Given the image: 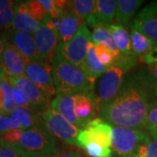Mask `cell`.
Here are the masks:
<instances>
[{
    "label": "cell",
    "mask_w": 157,
    "mask_h": 157,
    "mask_svg": "<svg viewBox=\"0 0 157 157\" xmlns=\"http://www.w3.org/2000/svg\"><path fill=\"white\" fill-rule=\"evenodd\" d=\"M11 117L21 125L23 129H29L39 124L38 115L23 107H16L10 113Z\"/></svg>",
    "instance_id": "d4e9b609"
},
{
    "label": "cell",
    "mask_w": 157,
    "mask_h": 157,
    "mask_svg": "<svg viewBox=\"0 0 157 157\" xmlns=\"http://www.w3.org/2000/svg\"><path fill=\"white\" fill-rule=\"evenodd\" d=\"M52 75L56 94H79L93 93L94 84L92 83L82 70L67 60L55 55L52 62Z\"/></svg>",
    "instance_id": "7a4b0ae2"
},
{
    "label": "cell",
    "mask_w": 157,
    "mask_h": 157,
    "mask_svg": "<svg viewBox=\"0 0 157 157\" xmlns=\"http://www.w3.org/2000/svg\"><path fill=\"white\" fill-rule=\"evenodd\" d=\"M9 43L13 45L28 61L39 60L33 37L30 33L12 30L9 33Z\"/></svg>",
    "instance_id": "e0dca14e"
},
{
    "label": "cell",
    "mask_w": 157,
    "mask_h": 157,
    "mask_svg": "<svg viewBox=\"0 0 157 157\" xmlns=\"http://www.w3.org/2000/svg\"><path fill=\"white\" fill-rule=\"evenodd\" d=\"M50 107L51 109L60 114L62 117L65 118L67 121L78 128L79 130L85 128L84 124L78 120L75 114L74 95L59 94L51 101Z\"/></svg>",
    "instance_id": "9a60e30c"
},
{
    "label": "cell",
    "mask_w": 157,
    "mask_h": 157,
    "mask_svg": "<svg viewBox=\"0 0 157 157\" xmlns=\"http://www.w3.org/2000/svg\"><path fill=\"white\" fill-rule=\"evenodd\" d=\"M107 71V67H104L98 57L96 56L94 44L90 42L87 47L86 56L85 60V74L94 84H95V80L98 78L102 76Z\"/></svg>",
    "instance_id": "ffe728a7"
},
{
    "label": "cell",
    "mask_w": 157,
    "mask_h": 157,
    "mask_svg": "<svg viewBox=\"0 0 157 157\" xmlns=\"http://www.w3.org/2000/svg\"><path fill=\"white\" fill-rule=\"evenodd\" d=\"M146 75L154 86L157 84V63L150 65L147 67V74Z\"/></svg>",
    "instance_id": "f35d334b"
},
{
    "label": "cell",
    "mask_w": 157,
    "mask_h": 157,
    "mask_svg": "<svg viewBox=\"0 0 157 157\" xmlns=\"http://www.w3.org/2000/svg\"><path fill=\"white\" fill-rule=\"evenodd\" d=\"M152 86L145 73L128 76L115 97L101 107V117L112 126L140 130L146 128L147 113L153 105L149 101Z\"/></svg>",
    "instance_id": "6da1fadb"
},
{
    "label": "cell",
    "mask_w": 157,
    "mask_h": 157,
    "mask_svg": "<svg viewBox=\"0 0 157 157\" xmlns=\"http://www.w3.org/2000/svg\"><path fill=\"white\" fill-rule=\"evenodd\" d=\"M129 34H130L133 54L135 56H143L153 50L157 45L156 43H155L144 34L138 32L135 29H131Z\"/></svg>",
    "instance_id": "603a6c76"
},
{
    "label": "cell",
    "mask_w": 157,
    "mask_h": 157,
    "mask_svg": "<svg viewBox=\"0 0 157 157\" xmlns=\"http://www.w3.org/2000/svg\"><path fill=\"white\" fill-rule=\"evenodd\" d=\"M150 139L145 131L113 126L111 147L119 157H129L141 143Z\"/></svg>",
    "instance_id": "52a82bcc"
},
{
    "label": "cell",
    "mask_w": 157,
    "mask_h": 157,
    "mask_svg": "<svg viewBox=\"0 0 157 157\" xmlns=\"http://www.w3.org/2000/svg\"><path fill=\"white\" fill-rule=\"evenodd\" d=\"M25 74L50 101L55 95L56 88L52 75V63L41 60L29 61Z\"/></svg>",
    "instance_id": "9c48e42d"
},
{
    "label": "cell",
    "mask_w": 157,
    "mask_h": 157,
    "mask_svg": "<svg viewBox=\"0 0 157 157\" xmlns=\"http://www.w3.org/2000/svg\"><path fill=\"white\" fill-rule=\"evenodd\" d=\"M59 21L47 16L33 33L39 60L52 63L56 55L59 44Z\"/></svg>",
    "instance_id": "5b68a950"
},
{
    "label": "cell",
    "mask_w": 157,
    "mask_h": 157,
    "mask_svg": "<svg viewBox=\"0 0 157 157\" xmlns=\"http://www.w3.org/2000/svg\"><path fill=\"white\" fill-rule=\"evenodd\" d=\"M67 7L76 13L82 20L95 12V1L94 0H73L67 1Z\"/></svg>",
    "instance_id": "484cf974"
},
{
    "label": "cell",
    "mask_w": 157,
    "mask_h": 157,
    "mask_svg": "<svg viewBox=\"0 0 157 157\" xmlns=\"http://www.w3.org/2000/svg\"><path fill=\"white\" fill-rule=\"evenodd\" d=\"M144 2L141 0H119L115 14V25H128L135 13Z\"/></svg>",
    "instance_id": "44dd1931"
},
{
    "label": "cell",
    "mask_w": 157,
    "mask_h": 157,
    "mask_svg": "<svg viewBox=\"0 0 157 157\" xmlns=\"http://www.w3.org/2000/svg\"><path fill=\"white\" fill-rule=\"evenodd\" d=\"M137 64V56L130 55L121 58L107 69L99 82L95 102L97 109L107 104L115 97L125 81L126 73Z\"/></svg>",
    "instance_id": "3957f363"
},
{
    "label": "cell",
    "mask_w": 157,
    "mask_h": 157,
    "mask_svg": "<svg viewBox=\"0 0 157 157\" xmlns=\"http://www.w3.org/2000/svg\"><path fill=\"white\" fill-rule=\"evenodd\" d=\"M3 145H4V143H3V142H2V140H0V148H1V147H2V146H3Z\"/></svg>",
    "instance_id": "f6af8a7d"
},
{
    "label": "cell",
    "mask_w": 157,
    "mask_h": 157,
    "mask_svg": "<svg viewBox=\"0 0 157 157\" xmlns=\"http://www.w3.org/2000/svg\"><path fill=\"white\" fill-rule=\"evenodd\" d=\"M96 56L98 57L101 63L106 67L107 69L113 66L115 62L119 60L115 55L112 52V51L108 49L106 45L101 44H94Z\"/></svg>",
    "instance_id": "f546056e"
},
{
    "label": "cell",
    "mask_w": 157,
    "mask_h": 157,
    "mask_svg": "<svg viewBox=\"0 0 157 157\" xmlns=\"http://www.w3.org/2000/svg\"><path fill=\"white\" fill-rule=\"evenodd\" d=\"M4 48H5V45H4V43L2 42V43L0 44V55L2 54V52H3V50H4Z\"/></svg>",
    "instance_id": "ee69618b"
},
{
    "label": "cell",
    "mask_w": 157,
    "mask_h": 157,
    "mask_svg": "<svg viewBox=\"0 0 157 157\" xmlns=\"http://www.w3.org/2000/svg\"><path fill=\"white\" fill-rule=\"evenodd\" d=\"M155 94H156V97H157V87H156V89H155Z\"/></svg>",
    "instance_id": "bcb514c9"
},
{
    "label": "cell",
    "mask_w": 157,
    "mask_h": 157,
    "mask_svg": "<svg viewBox=\"0 0 157 157\" xmlns=\"http://www.w3.org/2000/svg\"><path fill=\"white\" fill-rule=\"evenodd\" d=\"M3 103H4V95H3L2 90L0 88V114H3V113H4Z\"/></svg>",
    "instance_id": "60d3db41"
},
{
    "label": "cell",
    "mask_w": 157,
    "mask_h": 157,
    "mask_svg": "<svg viewBox=\"0 0 157 157\" xmlns=\"http://www.w3.org/2000/svg\"><path fill=\"white\" fill-rule=\"evenodd\" d=\"M91 39L92 33L84 23L69 42L58 45L56 55L78 67L85 73V60Z\"/></svg>",
    "instance_id": "8992f818"
},
{
    "label": "cell",
    "mask_w": 157,
    "mask_h": 157,
    "mask_svg": "<svg viewBox=\"0 0 157 157\" xmlns=\"http://www.w3.org/2000/svg\"><path fill=\"white\" fill-rule=\"evenodd\" d=\"M1 43H2V41H1V40H0V44H1Z\"/></svg>",
    "instance_id": "7dc6e473"
},
{
    "label": "cell",
    "mask_w": 157,
    "mask_h": 157,
    "mask_svg": "<svg viewBox=\"0 0 157 157\" xmlns=\"http://www.w3.org/2000/svg\"><path fill=\"white\" fill-rule=\"evenodd\" d=\"M113 126L101 118H95L87 124L85 128L79 130L78 147L87 142H94L106 147H111Z\"/></svg>",
    "instance_id": "30bf717a"
},
{
    "label": "cell",
    "mask_w": 157,
    "mask_h": 157,
    "mask_svg": "<svg viewBox=\"0 0 157 157\" xmlns=\"http://www.w3.org/2000/svg\"><path fill=\"white\" fill-rule=\"evenodd\" d=\"M86 23L74 13L70 8H67L62 14L59 26V44L61 45L69 42L78 32L81 25Z\"/></svg>",
    "instance_id": "2e32d148"
},
{
    "label": "cell",
    "mask_w": 157,
    "mask_h": 157,
    "mask_svg": "<svg viewBox=\"0 0 157 157\" xmlns=\"http://www.w3.org/2000/svg\"><path fill=\"white\" fill-rule=\"evenodd\" d=\"M149 135H150V136H151L152 138H153V140H156V141H157V132H154V133H150Z\"/></svg>",
    "instance_id": "b9f144b4"
},
{
    "label": "cell",
    "mask_w": 157,
    "mask_h": 157,
    "mask_svg": "<svg viewBox=\"0 0 157 157\" xmlns=\"http://www.w3.org/2000/svg\"><path fill=\"white\" fill-rule=\"evenodd\" d=\"M11 92H12V96H13V100L14 103L16 105V107H23L25 109H28L30 111H36V108L29 102V101L25 97L22 93L17 89V87L11 86Z\"/></svg>",
    "instance_id": "836d02e7"
},
{
    "label": "cell",
    "mask_w": 157,
    "mask_h": 157,
    "mask_svg": "<svg viewBox=\"0 0 157 157\" xmlns=\"http://www.w3.org/2000/svg\"><path fill=\"white\" fill-rule=\"evenodd\" d=\"M6 79L11 86L17 87L22 93L36 110H46L45 108L48 107L50 100L26 76L12 77L6 75Z\"/></svg>",
    "instance_id": "8fae6325"
},
{
    "label": "cell",
    "mask_w": 157,
    "mask_h": 157,
    "mask_svg": "<svg viewBox=\"0 0 157 157\" xmlns=\"http://www.w3.org/2000/svg\"><path fill=\"white\" fill-rule=\"evenodd\" d=\"M43 125L52 135H55L69 145L78 147L79 129L67 121L60 114L47 108L41 114Z\"/></svg>",
    "instance_id": "ba28073f"
},
{
    "label": "cell",
    "mask_w": 157,
    "mask_h": 157,
    "mask_svg": "<svg viewBox=\"0 0 157 157\" xmlns=\"http://www.w3.org/2000/svg\"><path fill=\"white\" fill-rule=\"evenodd\" d=\"M17 145L24 155L52 157L59 152L54 136L44 125L25 130Z\"/></svg>",
    "instance_id": "277c9868"
},
{
    "label": "cell",
    "mask_w": 157,
    "mask_h": 157,
    "mask_svg": "<svg viewBox=\"0 0 157 157\" xmlns=\"http://www.w3.org/2000/svg\"><path fill=\"white\" fill-rule=\"evenodd\" d=\"M16 128H22L21 125L17 121L10 116H5L4 114H0V134L11 129Z\"/></svg>",
    "instance_id": "d590c367"
},
{
    "label": "cell",
    "mask_w": 157,
    "mask_h": 157,
    "mask_svg": "<svg viewBox=\"0 0 157 157\" xmlns=\"http://www.w3.org/2000/svg\"><path fill=\"white\" fill-rule=\"evenodd\" d=\"M15 4L11 0H0V28H9L14 17Z\"/></svg>",
    "instance_id": "4316f807"
},
{
    "label": "cell",
    "mask_w": 157,
    "mask_h": 157,
    "mask_svg": "<svg viewBox=\"0 0 157 157\" xmlns=\"http://www.w3.org/2000/svg\"><path fill=\"white\" fill-rule=\"evenodd\" d=\"M92 40L94 44H101L106 45L108 49L112 51V52L118 59H120L122 56V54L121 53V52L114 44L112 35L107 29V25H96L94 28H93Z\"/></svg>",
    "instance_id": "cb8c5ba5"
},
{
    "label": "cell",
    "mask_w": 157,
    "mask_h": 157,
    "mask_svg": "<svg viewBox=\"0 0 157 157\" xmlns=\"http://www.w3.org/2000/svg\"><path fill=\"white\" fill-rule=\"evenodd\" d=\"M0 62L7 76L20 77L25 76V67L29 61L13 45L7 42L0 55Z\"/></svg>",
    "instance_id": "4fadbf2b"
},
{
    "label": "cell",
    "mask_w": 157,
    "mask_h": 157,
    "mask_svg": "<svg viewBox=\"0 0 157 157\" xmlns=\"http://www.w3.org/2000/svg\"><path fill=\"white\" fill-rule=\"evenodd\" d=\"M90 157H113L112 148L94 142H87L80 147Z\"/></svg>",
    "instance_id": "f1b7e54d"
},
{
    "label": "cell",
    "mask_w": 157,
    "mask_h": 157,
    "mask_svg": "<svg viewBox=\"0 0 157 157\" xmlns=\"http://www.w3.org/2000/svg\"><path fill=\"white\" fill-rule=\"evenodd\" d=\"M24 129L16 128L11 129L6 131L2 134H0V140H2L3 143L7 145H16L18 144V142L21 140Z\"/></svg>",
    "instance_id": "d6a6232c"
},
{
    "label": "cell",
    "mask_w": 157,
    "mask_h": 157,
    "mask_svg": "<svg viewBox=\"0 0 157 157\" xmlns=\"http://www.w3.org/2000/svg\"><path fill=\"white\" fill-rule=\"evenodd\" d=\"M14 17L11 26L14 31L24 32L27 33H34L39 28V24L29 14L26 2H19L14 6Z\"/></svg>",
    "instance_id": "d6986e66"
},
{
    "label": "cell",
    "mask_w": 157,
    "mask_h": 157,
    "mask_svg": "<svg viewBox=\"0 0 157 157\" xmlns=\"http://www.w3.org/2000/svg\"><path fill=\"white\" fill-rule=\"evenodd\" d=\"M146 128L148 133L157 132V104H153L147 113Z\"/></svg>",
    "instance_id": "e575fe53"
},
{
    "label": "cell",
    "mask_w": 157,
    "mask_h": 157,
    "mask_svg": "<svg viewBox=\"0 0 157 157\" xmlns=\"http://www.w3.org/2000/svg\"><path fill=\"white\" fill-rule=\"evenodd\" d=\"M25 155L17 144L7 145L5 144L0 148V157H23Z\"/></svg>",
    "instance_id": "8d00e7d4"
},
{
    "label": "cell",
    "mask_w": 157,
    "mask_h": 157,
    "mask_svg": "<svg viewBox=\"0 0 157 157\" xmlns=\"http://www.w3.org/2000/svg\"><path fill=\"white\" fill-rule=\"evenodd\" d=\"M116 9L117 1L115 0H97L95 1V12L87 17L85 22L92 28L99 25H113Z\"/></svg>",
    "instance_id": "5bb4252c"
},
{
    "label": "cell",
    "mask_w": 157,
    "mask_h": 157,
    "mask_svg": "<svg viewBox=\"0 0 157 157\" xmlns=\"http://www.w3.org/2000/svg\"><path fill=\"white\" fill-rule=\"evenodd\" d=\"M74 110L78 119L85 127L89 123L95 115L97 110L95 96L93 93L79 94L74 95Z\"/></svg>",
    "instance_id": "ac0fdd59"
},
{
    "label": "cell",
    "mask_w": 157,
    "mask_h": 157,
    "mask_svg": "<svg viewBox=\"0 0 157 157\" xmlns=\"http://www.w3.org/2000/svg\"><path fill=\"white\" fill-rule=\"evenodd\" d=\"M0 88L2 90L4 95V103H3L4 113H11V111L16 107V105L14 103L13 96H12L11 85L7 81L6 76L0 79Z\"/></svg>",
    "instance_id": "83f0119b"
},
{
    "label": "cell",
    "mask_w": 157,
    "mask_h": 157,
    "mask_svg": "<svg viewBox=\"0 0 157 157\" xmlns=\"http://www.w3.org/2000/svg\"><path fill=\"white\" fill-rule=\"evenodd\" d=\"M129 157H157V141L148 139L141 143Z\"/></svg>",
    "instance_id": "4dcf8cb0"
},
{
    "label": "cell",
    "mask_w": 157,
    "mask_h": 157,
    "mask_svg": "<svg viewBox=\"0 0 157 157\" xmlns=\"http://www.w3.org/2000/svg\"><path fill=\"white\" fill-rule=\"evenodd\" d=\"M26 6H27L29 14L39 24L43 22L45 17L48 16L44 7L40 4L39 0L26 1Z\"/></svg>",
    "instance_id": "1f68e13d"
},
{
    "label": "cell",
    "mask_w": 157,
    "mask_h": 157,
    "mask_svg": "<svg viewBox=\"0 0 157 157\" xmlns=\"http://www.w3.org/2000/svg\"><path fill=\"white\" fill-rule=\"evenodd\" d=\"M140 60L144 64L147 65H153V64H156L157 63V45L151 50L149 52H147V54L141 56L140 58Z\"/></svg>",
    "instance_id": "74e56055"
},
{
    "label": "cell",
    "mask_w": 157,
    "mask_h": 157,
    "mask_svg": "<svg viewBox=\"0 0 157 157\" xmlns=\"http://www.w3.org/2000/svg\"><path fill=\"white\" fill-rule=\"evenodd\" d=\"M23 157H50L45 156V155H25Z\"/></svg>",
    "instance_id": "7bdbcfd3"
},
{
    "label": "cell",
    "mask_w": 157,
    "mask_h": 157,
    "mask_svg": "<svg viewBox=\"0 0 157 157\" xmlns=\"http://www.w3.org/2000/svg\"><path fill=\"white\" fill-rule=\"evenodd\" d=\"M133 28L157 44V1L149 3L137 14Z\"/></svg>",
    "instance_id": "7c38bea8"
},
{
    "label": "cell",
    "mask_w": 157,
    "mask_h": 157,
    "mask_svg": "<svg viewBox=\"0 0 157 157\" xmlns=\"http://www.w3.org/2000/svg\"><path fill=\"white\" fill-rule=\"evenodd\" d=\"M52 157H83L82 155H80L79 153L73 150H69V151H62L59 152L55 155Z\"/></svg>",
    "instance_id": "ab89813d"
},
{
    "label": "cell",
    "mask_w": 157,
    "mask_h": 157,
    "mask_svg": "<svg viewBox=\"0 0 157 157\" xmlns=\"http://www.w3.org/2000/svg\"><path fill=\"white\" fill-rule=\"evenodd\" d=\"M107 29L112 35L114 44L117 46L121 53L125 56L134 55L132 46H131V39L130 34L125 29L124 26L118 25L115 24L107 25Z\"/></svg>",
    "instance_id": "7402d4cb"
}]
</instances>
